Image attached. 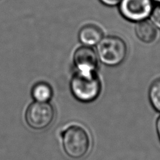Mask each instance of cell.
Wrapping results in <instances>:
<instances>
[{"label": "cell", "mask_w": 160, "mask_h": 160, "mask_svg": "<svg viewBox=\"0 0 160 160\" xmlns=\"http://www.w3.org/2000/svg\"><path fill=\"white\" fill-rule=\"evenodd\" d=\"M73 61L78 72L82 73L96 72L98 68V57L91 47H79L73 55Z\"/></svg>", "instance_id": "6"}, {"label": "cell", "mask_w": 160, "mask_h": 160, "mask_svg": "<svg viewBox=\"0 0 160 160\" xmlns=\"http://www.w3.org/2000/svg\"><path fill=\"white\" fill-rule=\"evenodd\" d=\"M70 89L74 97L82 102H90L98 98L101 91V82L96 72H78L70 81Z\"/></svg>", "instance_id": "2"}, {"label": "cell", "mask_w": 160, "mask_h": 160, "mask_svg": "<svg viewBox=\"0 0 160 160\" xmlns=\"http://www.w3.org/2000/svg\"><path fill=\"white\" fill-rule=\"evenodd\" d=\"M156 127H157V131H158L159 138L160 140V116H159V118L158 119V120H157Z\"/></svg>", "instance_id": "13"}, {"label": "cell", "mask_w": 160, "mask_h": 160, "mask_svg": "<svg viewBox=\"0 0 160 160\" xmlns=\"http://www.w3.org/2000/svg\"><path fill=\"white\" fill-rule=\"evenodd\" d=\"M52 95V88L45 82L38 83L32 88V96L38 102H48Z\"/></svg>", "instance_id": "9"}, {"label": "cell", "mask_w": 160, "mask_h": 160, "mask_svg": "<svg viewBox=\"0 0 160 160\" xmlns=\"http://www.w3.org/2000/svg\"><path fill=\"white\" fill-rule=\"evenodd\" d=\"M78 38L84 46L93 47L98 44L103 38V32L96 25L87 24L80 29Z\"/></svg>", "instance_id": "7"}, {"label": "cell", "mask_w": 160, "mask_h": 160, "mask_svg": "<svg viewBox=\"0 0 160 160\" xmlns=\"http://www.w3.org/2000/svg\"><path fill=\"white\" fill-rule=\"evenodd\" d=\"M55 110L48 102H34L28 108L25 120L28 125L35 130H44L53 122Z\"/></svg>", "instance_id": "4"}, {"label": "cell", "mask_w": 160, "mask_h": 160, "mask_svg": "<svg viewBox=\"0 0 160 160\" xmlns=\"http://www.w3.org/2000/svg\"><path fill=\"white\" fill-rule=\"evenodd\" d=\"M154 3H156L157 4H160V0H152Z\"/></svg>", "instance_id": "14"}, {"label": "cell", "mask_w": 160, "mask_h": 160, "mask_svg": "<svg viewBox=\"0 0 160 160\" xmlns=\"http://www.w3.org/2000/svg\"><path fill=\"white\" fill-rule=\"evenodd\" d=\"M63 150L70 158L79 159L87 155L91 148L88 131L79 125H72L61 131Z\"/></svg>", "instance_id": "1"}, {"label": "cell", "mask_w": 160, "mask_h": 160, "mask_svg": "<svg viewBox=\"0 0 160 160\" xmlns=\"http://www.w3.org/2000/svg\"><path fill=\"white\" fill-rule=\"evenodd\" d=\"M135 32L137 38L145 44H151L158 38L157 28L147 20L137 22Z\"/></svg>", "instance_id": "8"}, {"label": "cell", "mask_w": 160, "mask_h": 160, "mask_svg": "<svg viewBox=\"0 0 160 160\" xmlns=\"http://www.w3.org/2000/svg\"><path fill=\"white\" fill-rule=\"evenodd\" d=\"M97 53L102 63L108 66H117L124 61L127 54V46L122 38L108 36L97 44Z\"/></svg>", "instance_id": "3"}, {"label": "cell", "mask_w": 160, "mask_h": 160, "mask_svg": "<svg viewBox=\"0 0 160 160\" xmlns=\"http://www.w3.org/2000/svg\"><path fill=\"white\" fill-rule=\"evenodd\" d=\"M102 4L108 7H115V6H118L119 4L121 2V0H99Z\"/></svg>", "instance_id": "12"}, {"label": "cell", "mask_w": 160, "mask_h": 160, "mask_svg": "<svg viewBox=\"0 0 160 160\" xmlns=\"http://www.w3.org/2000/svg\"><path fill=\"white\" fill-rule=\"evenodd\" d=\"M150 18L152 24L157 28L160 29V4H157L156 7H154Z\"/></svg>", "instance_id": "11"}, {"label": "cell", "mask_w": 160, "mask_h": 160, "mask_svg": "<svg viewBox=\"0 0 160 160\" xmlns=\"http://www.w3.org/2000/svg\"><path fill=\"white\" fill-rule=\"evenodd\" d=\"M149 99L154 109L160 112V78L155 80L149 89Z\"/></svg>", "instance_id": "10"}, {"label": "cell", "mask_w": 160, "mask_h": 160, "mask_svg": "<svg viewBox=\"0 0 160 160\" xmlns=\"http://www.w3.org/2000/svg\"><path fill=\"white\" fill-rule=\"evenodd\" d=\"M119 13L128 21L138 22L150 18L154 8L152 0H121Z\"/></svg>", "instance_id": "5"}]
</instances>
